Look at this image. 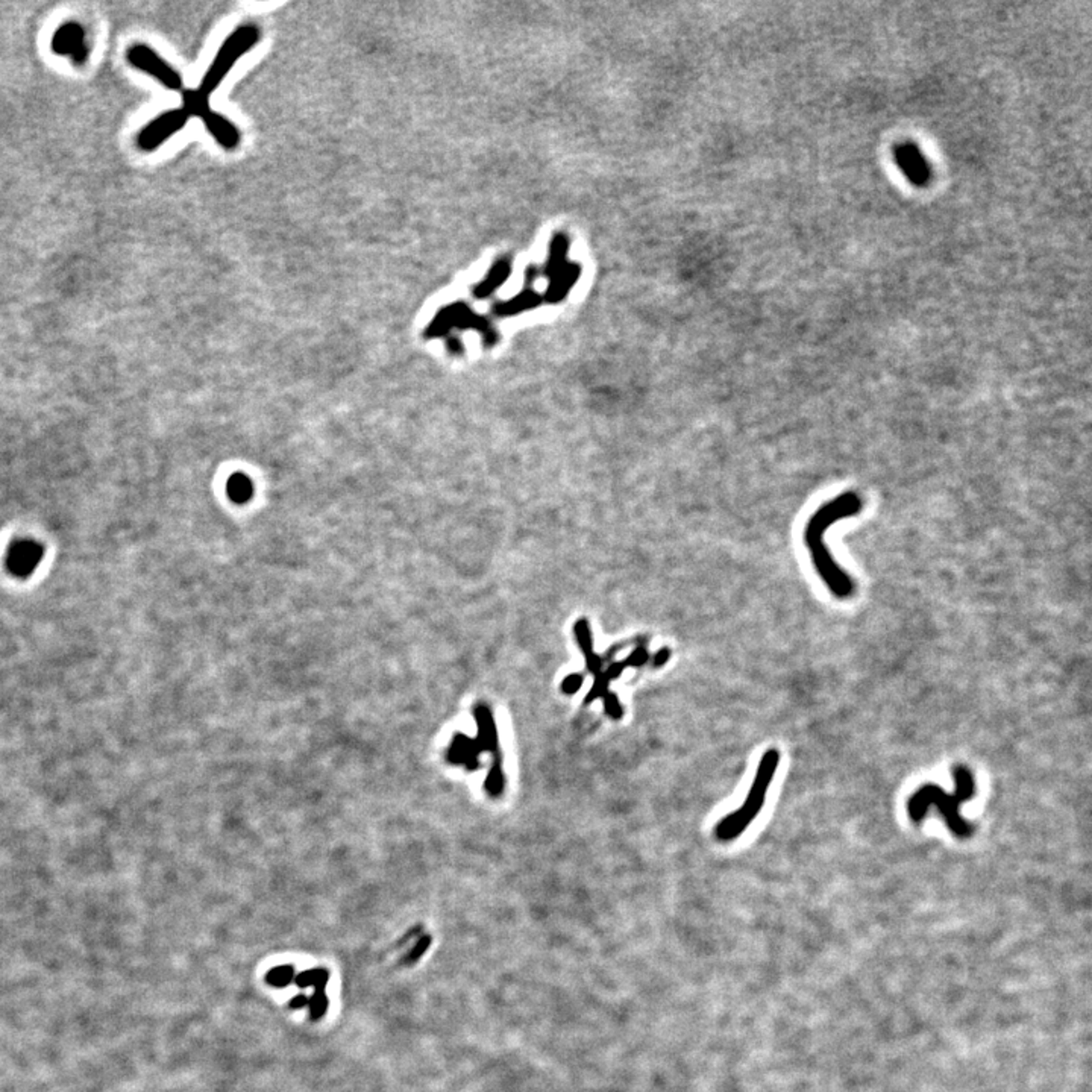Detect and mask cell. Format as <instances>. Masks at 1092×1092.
I'll list each match as a JSON object with an SVG mask.
<instances>
[{
    "mask_svg": "<svg viewBox=\"0 0 1092 1092\" xmlns=\"http://www.w3.org/2000/svg\"><path fill=\"white\" fill-rule=\"evenodd\" d=\"M860 507H862V501L855 493H844L836 499H833L832 502H828L827 506L821 507L818 513L810 519L809 527L806 530V542L812 553L815 567L819 575L823 576L828 589L837 598H848L853 595L855 585L850 576L846 575V572L842 571L841 567L835 563L832 554L828 553L827 545L824 544V533L837 519L855 515L859 512Z\"/></svg>",
    "mask_w": 1092,
    "mask_h": 1092,
    "instance_id": "6da1fadb",
    "label": "cell"
},
{
    "mask_svg": "<svg viewBox=\"0 0 1092 1092\" xmlns=\"http://www.w3.org/2000/svg\"><path fill=\"white\" fill-rule=\"evenodd\" d=\"M954 795L945 794L942 788L934 785H925L912 795L907 803V814L913 823H920L924 818L930 806L936 805L942 814L950 830L962 839L971 836L974 828L961 817V805L972 798L976 794V781L972 772L963 765L954 768Z\"/></svg>",
    "mask_w": 1092,
    "mask_h": 1092,
    "instance_id": "7a4b0ae2",
    "label": "cell"
},
{
    "mask_svg": "<svg viewBox=\"0 0 1092 1092\" xmlns=\"http://www.w3.org/2000/svg\"><path fill=\"white\" fill-rule=\"evenodd\" d=\"M778 763H780V753L777 749H768L767 753L763 754L762 760L759 763L758 774H756L751 789L745 798L744 806L729 817H725L716 826L715 836L718 841H735L736 837L740 836L749 827V824L758 818L759 812L765 805L768 789L771 786Z\"/></svg>",
    "mask_w": 1092,
    "mask_h": 1092,
    "instance_id": "3957f363",
    "label": "cell"
},
{
    "mask_svg": "<svg viewBox=\"0 0 1092 1092\" xmlns=\"http://www.w3.org/2000/svg\"><path fill=\"white\" fill-rule=\"evenodd\" d=\"M260 40L261 29L256 24H240L238 28L234 29L233 33L225 38L222 46L218 47L213 63L202 76L198 89L200 93L209 98V94L214 93L224 82L231 69L237 64V61L249 53Z\"/></svg>",
    "mask_w": 1092,
    "mask_h": 1092,
    "instance_id": "277c9868",
    "label": "cell"
},
{
    "mask_svg": "<svg viewBox=\"0 0 1092 1092\" xmlns=\"http://www.w3.org/2000/svg\"><path fill=\"white\" fill-rule=\"evenodd\" d=\"M452 330H477L484 335V339H493V326L488 317L479 316L470 308L469 304L461 301L448 304L440 308L427 326L425 335L428 339H436L447 335Z\"/></svg>",
    "mask_w": 1092,
    "mask_h": 1092,
    "instance_id": "5b68a950",
    "label": "cell"
},
{
    "mask_svg": "<svg viewBox=\"0 0 1092 1092\" xmlns=\"http://www.w3.org/2000/svg\"><path fill=\"white\" fill-rule=\"evenodd\" d=\"M126 58L132 67L150 75L155 81H159L164 89L170 90V92L184 90V78L181 73L148 44L139 43V44L130 46L126 52Z\"/></svg>",
    "mask_w": 1092,
    "mask_h": 1092,
    "instance_id": "8992f818",
    "label": "cell"
},
{
    "mask_svg": "<svg viewBox=\"0 0 1092 1092\" xmlns=\"http://www.w3.org/2000/svg\"><path fill=\"white\" fill-rule=\"evenodd\" d=\"M190 121L184 108H172L150 121L137 135V146L144 152H154L173 135L186 128Z\"/></svg>",
    "mask_w": 1092,
    "mask_h": 1092,
    "instance_id": "52a82bcc",
    "label": "cell"
},
{
    "mask_svg": "<svg viewBox=\"0 0 1092 1092\" xmlns=\"http://www.w3.org/2000/svg\"><path fill=\"white\" fill-rule=\"evenodd\" d=\"M199 119L204 123L205 130H208L216 143L220 144L225 150H236L242 143V132L238 126L224 114L214 111L213 108H207Z\"/></svg>",
    "mask_w": 1092,
    "mask_h": 1092,
    "instance_id": "ba28073f",
    "label": "cell"
},
{
    "mask_svg": "<svg viewBox=\"0 0 1092 1092\" xmlns=\"http://www.w3.org/2000/svg\"><path fill=\"white\" fill-rule=\"evenodd\" d=\"M42 558V545L34 540H19L11 545L10 551L6 554V566L13 575L24 578L37 569Z\"/></svg>",
    "mask_w": 1092,
    "mask_h": 1092,
    "instance_id": "9c48e42d",
    "label": "cell"
},
{
    "mask_svg": "<svg viewBox=\"0 0 1092 1092\" xmlns=\"http://www.w3.org/2000/svg\"><path fill=\"white\" fill-rule=\"evenodd\" d=\"M513 258L510 256H498L488 267L483 279L472 287V296L478 301L488 299L512 276Z\"/></svg>",
    "mask_w": 1092,
    "mask_h": 1092,
    "instance_id": "30bf717a",
    "label": "cell"
},
{
    "mask_svg": "<svg viewBox=\"0 0 1092 1092\" xmlns=\"http://www.w3.org/2000/svg\"><path fill=\"white\" fill-rule=\"evenodd\" d=\"M581 274H583V267H581L580 263L567 261L566 265L563 266L557 274L548 279V285H546V290H545L542 299H544L545 303L551 304V305L562 303V301L566 299L572 288L575 287V284L578 283Z\"/></svg>",
    "mask_w": 1092,
    "mask_h": 1092,
    "instance_id": "8fae6325",
    "label": "cell"
},
{
    "mask_svg": "<svg viewBox=\"0 0 1092 1092\" xmlns=\"http://www.w3.org/2000/svg\"><path fill=\"white\" fill-rule=\"evenodd\" d=\"M52 47L56 53L70 55L80 63L87 56L84 29L78 24H63L53 35Z\"/></svg>",
    "mask_w": 1092,
    "mask_h": 1092,
    "instance_id": "7c38bea8",
    "label": "cell"
},
{
    "mask_svg": "<svg viewBox=\"0 0 1092 1092\" xmlns=\"http://www.w3.org/2000/svg\"><path fill=\"white\" fill-rule=\"evenodd\" d=\"M897 163L912 182L924 184L929 179V166L924 155L913 144H903L898 148Z\"/></svg>",
    "mask_w": 1092,
    "mask_h": 1092,
    "instance_id": "4fadbf2b",
    "label": "cell"
},
{
    "mask_svg": "<svg viewBox=\"0 0 1092 1092\" xmlns=\"http://www.w3.org/2000/svg\"><path fill=\"white\" fill-rule=\"evenodd\" d=\"M542 301L544 299L536 292L535 288L527 287L521 290L519 294L512 296V298L495 304L492 307L493 316H517L519 313L528 312V310L539 307Z\"/></svg>",
    "mask_w": 1092,
    "mask_h": 1092,
    "instance_id": "5bb4252c",
    "label": "cell"
},
{
    "mask_svg": "<svg viewBox=\"0 0 1092 1092\" xmlns=\"http://www.w3.org/2000/svg\"><path fill=\"white\" fill-rule=\"evenodd\" d=\"M571 249V240L567 237L566 233H556L549 242L548 256L542 266V275L545 278H551L557 274L558 270L562 269L563 266L567 263V254Z\"/></svg>",
    "mask_w": 1092,
    "mask_h": 1092,
    "instance_id": "9a60e30c",
    "label": "cell"
},
{
    "mask_svg": "<svg viewBox=\"0 0 1092 1092\" xmlns=\"http://www.w3.org/2000/svg\"><path fill=\"white\" fill-rule=\"evenodd\" d=\"M182 108L190 117H199L209 107V98L199 90L184 89L181 92Z\"/></svg>",
    "mask_w": 1092,
    "mask_h": 1092,
    "instance_id": "2e32d148",
    "label": "cell"
},
{
    "mask_svg": "<svg viewBox=\"0 0 1092 1092\" xmlns=\"http://www.w3.org/2000/svg\"><path fill=\"white\" fill-rule=\"evenodd\" d=\"M228 493L234 502L242 504V502L249 501L252 497L251 481L245 475H234L233 478H229L228 481Z\"/></svg>",
    "mask_w": 1092,
    "mask_h": 1092,
    "instance_id": "e0dca14e",
    "label": "cell"
},
{
    "mask_svg": "<svg viewBox=\"0 0 1092 1092\" xmlns=\"http://www.w3.org/2000/svg\"><path fill=\"white\" fill-rule=\"evenodd\" d=\"M295 968L290 965H281L275 967L266 974V981L274 988H285L295 981Z\"/></svg>",
    "mask_w": 1092,
    "mask_h": 1092,
    "instance_id": "ac0fdd59",
    "label": "cell"
},
{
    "mask_svg": "<svg viewBox=\"0 0 1092 1092\" xmlns=\"http://www.w3.org/2000/svg\"><path fill=\"white\" fill-rule=\"evenodd\" d=\"M330 1000L325 992H314L312 999H308V1008H310V1018L312 1021H319L326 1012H328Z\"/></svg>",
    "mask_w": 1092,
    "mask_h": 1092,
    "instance_id": "d6986e66",
    "label": "cell"
},
{
    "mask_svg": "<svg viewBox=\"0 0 1092 1092\" xmlns=\"http://www.w3.org/2000/svg\"><path fill=\"white\" fill-rule=\"evenodd\" d=\"M430 943H431V938H430V936H423V938L420 939L416 945H414L413 950H411V953L407 956V963L411 965V963L418 962L419 959L422 958L423 954L427 953V950L430 949Z\"/></svg>",
    "mask_w": 1092,
    "mask_h": 1092,
    "instance_id": "ffe728a7",
    "label": "cell"
},
{
    "mask_svg": "<svg viewBox=\"0 0 1092 1092\" xmlns=\"http://www.w3.org/2000/svg\"><path fill=\"white\" fill-rule=\"evenodd\" d=\"M330 981V971L325 968H317L314 970V981H313V988L314 992H325V988Z\"/></svg>",
    "mask_w": 1092,
    "mask_h": 1092,
    "instance_id": "44dd1931",
    "label": "cell"
},
{
    "mask_svg": "<svg viewBox=\"0 0 1092 1092\" xmlns=\"http://www.w3.org/2000/svg\"><path fill=\"white\" fill-rule=\"evenodd\" d=\"M581 686H583V677L580 674L567 675L562 683L563 692L567 693V695L578 692Z\"/></svg>",
    "mask_w": 1092,
    "mask_h": 1092,
    "instance_id": "7402d4cb",
    "label": "cell"
},
{
    "mask_svg": "<svg viewBox=\"0 0 1092 1092\" xmlns=\"http://www.w3.org/2000/svg\"><path fill=\"white\" fill-rule=\"evenodd\" d=\"M313 981H314V970H307V971L299 972L298 976H295L294 981L298 988L305 990V988L313 986Z\"/></svg>",
    "mask_w": 1092,
    "mask_h": 1092,
    "instance_id": "603a6c76",
    "label": "cell"
},
{
    "mask_svg": "<svg viewBox=\"0 0 1092 1092\" xmlns=\"http://www.w3.org/2000/svg\"><path fill=\"white\" fill-rule=\"evenodd\" d=\"M540 275H542V269H540L539 266H528V267L526 269V272H524V278H526L527 285H533V284L539 279Z\"/></svg>",
    "mask_w": 1092,
    "mask_h": 1092,
    "instance_id": "cb8c5ba5",
    "label": "cell"
},
{
    "mask_svg": "<svg viewBox=\"0 0 1092 1092\" xmlns=\"http://www.w3.org/2000/svg\"><path fill=\"white\" fill-rule=\"evenodd\" d=\"M288 1006H290V1009H294V1010H299V1009L308 1006V999L304 994L296 995L295 999L290 1000Z\"/></svg>",
    "mask_w": 1092,
    "mask_h": 1092,
    "instance_id": "d4e9b609",
    "label": "cell"
},
{
    "mask_svg": "<svg viewBox=\"0 0 1092 1092\" xmlns=\"http://www.w3.org/2000/svg\"><path fill=\"white\" fill-rule=\"evenodd\" d=\"M668 659H670V651L663 650L662 651L661 654H659V657H655V663H657V665H663Z\"/></svg>",
    "mask_w": 1092,
    "mask_h": 1092,
    "instance_id": "484cf974",
    "label": "cell"
}]
</instances>
